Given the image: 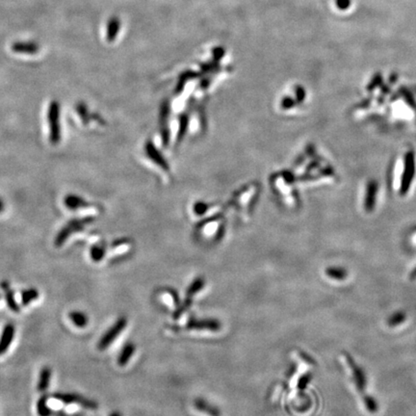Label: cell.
<instances>
[{
    "instance_id": "e0dca14e",
    "label": "cell",
    "mask_w": 416,
    "mask_h": 416,
    "mask_svg": "<svg viewBox=\"0 0 416 416\" xmlns=\"http://www.w3.org/2000/svg\"><path fill=\"white\" fill-rule=\"evenodd\" d=\"M65 203H66V206L69 208V209H72V210L78 209V208L85 206V202L81 198L76 197V196H68L66 198Z\"/></svg>"
},
{
    "instance_id": "7c38bea8",
    "label": "cell",
    "mask_w": 416,
    "mask_h": 416,
    "mask_svg": "<svg viewBox=\"0 0 416 416\" xmlns=\"http://www.w3.org/2000/svg\"><path fill=\"white\" fill-rule=\"evenodd\" d=\"M69 318L70 319L72 324L79 329H83L87 327L89 323V318L87 314L82 312H77V311L71 312L69 314Z\"/></svg>"
},
{
    "instance_id": "ba28073f",
    "label": "cell",
    "mask_w": 416,
    "mask_h": 416,
    "mask_svg": "<svg viewBox=\"0 0 416 416\" xmlns=\"http://www.w3.org/2000/svg\"><path fill=\"white\" fill-rule=\"evenodd\" d=\"M51 380H52V369L49 366H45L40 372L38 385H37L38 391L42 393L46 392L50 387Z\"/></svg>"
},
{
    "instance_id": "7a4b0ae2",
    "label": "cell",
    "mask_w": 416,
    "mask_h": 416,
    "mask_svg": "<svg viewBox=\"0 0 416 416\" xmlns=\"http://www.w3.org/2000/svg\"><path fill=\"white\" fill-rule=\"evenodd\" d=\"M127 325V320L124 317L118 319V321L104 333L103 337L98 343V349L100 351H104L107 349L115 339L121 333V331L125 329Z\"/></svg>"
},
{
    "instance_id": "d6986e66",
    "label": "cell",
    "mask_w": 416,
    "mask_h": 416,
    "mask_svg": "<svg viewBox=\"0 0 416 416\" xmlns=\"http://www.w3.org/2000/svg\"><path fill=\"white\" fill-rule=\"evenodd\" d=\"M364 403L366 410L369 413L375 414L378 411V408H379L378 403H377V401L373 397H371V396H364Z\"/></svg>"
},
{
    "instance_id": "ac0fdd59",
    "label": "cell",
    "mask_w": 416,
    "mask_h": 416,
    "mask_svg": "<svg viewBox=\"0 0 416 416\" xmlns=\"http://www.w3.org/2000/svg\"><path fill=\"white\" fill-rule=\"evenodd\" d=\"M104 255H105V250H104V247L96 245V246H93L91 248L90 256H91V259L94 261H96V262L101 261L104 259Z\"/></svg>"
},
{
    "instance_id": "9c48e42d",
    "label": "cell",
    "mask_w": 416,
    "mask_h": 416,
    "mask_svg": "<svg viewBox=\"0 0 416 416\" xmlns=\"http://www.w3.org/2000/svg\"><path fill=\"white\" fill-rule=\"evenodd\" d=\"M191 329H210V330H218L220 329V323L214 320H194L189 324Z\"/></svg>"
},
{
    "instance_id": "4fadbf2b",
    "label": "cell",
    "mask_w": 416,
    "mask_h": 416,
    "mask_svg": "<svg viewBox=\"0 0 416 416\" xmlns=\"http://www.w3.org/2000/svg\"><path fill=\"white\" fill-rule=\"evenodd\" d=\"M37 413L39 416H52V411L49 406V396L43 394L37 402Z\"/></svg>"
},
{
    "instance_id": "30bf717a",
    "label": "cell",
    "mask_w": 416,
    "mask_h": 416,
    "mask_svg": "<svg viewBox=\"0 0 416 416\" xmlns=\"http://www.w3.org/2000/svg\"><path fill=\"white\" fill-rule=\"evenodd\" d=\"M135 352V345L133 343H127L121 349L120 356L118 358V364L120 366H124L128 364L129 360L132 358Z\"/></svg>"
},
{
    "instance_id": "52a82bcc",
    "label": "cell",
    "mask_w": 416,
    "mask_h": 416,
    "mask_svg": "<svg viewBox=\"0 0 416 416\" xmlns=\"http://www.w3.org/2000/svg\"><path fill=\"white\" fill-rule=\"evenodd\" d=\"M1 288L4 290L5 292V301L7 306L9 307V309L14 312H20V308L18 306V304L16 302L15 299V294L13 292V290L10 288V284L6 281L1 283Z\"/></svg>"
},
{
    "instance_id": "5bb4252c",
    "label": "cell",
    "mask_w": 416,
    "mask_h": 416,
    "mask_svg": "<svg viewBox=\"0 0 416 416\" xmlns=\"http://www.w3.org/2000/svg\"><path fill=\"white\" fill-rule=\"evenodd\" d=\"M21 305L26 307L35 300H37L40 296V293L35 288H28L21 292Z\"/></svg>"
},
{
    "instance_id": "277c9868",
    "label": "cell",
    "mask_w": 416,
    "mask_h": 416,
    "mask_svg": "<svg viewBox=\"0 0 416 416\" xmlns=\"http://www.w3.org/2000/svg\"><path fill=\"white\" fill-rule=\"evenodd\" d=\"M59 104L57 102H53L49 109V121L51 129V142L52 144H57L60 141V124H59Z\"/></svg>"
},
{
    "instance_id": "6da1fadb",
    "label": "cell",
    "mask_w": 416,
    "mask_h": 416,
    "mask_svg": "<svg viewBox=\"0 0 416 416\" xmlns=\"http://www.w3.org/2000/svg\"><path fill=\"white\" fill-rule=\"evenodd\" d=\"M52 398L65 404V405H79L80 407L95 411L98 409L99 405L96 401L86 398L80 394L75 393H64V392H55L52 394Z\"/></svg>"
},
{
    "instance_id": "9a60e30c",
    "label": "cell",
    "mask_w": 416,
    "mask_h": 416,
    "mask_svg": "<svg viewBox=\"0 0 416 416\" xmlns=\"http://www.w3.org/2000/svg\"><path fill=\"white\" fill-rule=\"evenodd\" d=\"M407 320V314L404 312H396L387 319V325L390 328H396L404 324Z\"/></svg>"
},
{
    "instance_id": "8992f818",
    "label": "cell",
    "mask_w": 416,
    "mask_h": 416,
    "mask_svg": "<svg viewBox=\"0 0 416 416\" xmlns=\"http://www.w3.org/2000/svg\"><path fill=\"white\" fill-rule=\"evenodd\" d=\"M15 332L16 329L13 324H7L4 327L0 336V357L4 355L10 348L15 337Z\"/></svg>"
},
{
    "instance_id": "ffe728a7",
    "label": "cell",
    "mask_w": 416,
    "mask_h": 416,
    "mask_svg": "<svg viewBox=\"0 0 416 416\" xmlns=\"http://www.w3.org/2000/svg\"><path fill=\"white\" fill-rule=\"evenodd\" d=\"M204 284H205V282L202 278L196 279L188 289V296L195 295L198 291H200L204 287Z\"/></svg>"
},
{
    "instance_id": "3957f363",
    "label": "cell",
    "mask_w": 416,
    "mask_h": 416,
    "mask_svg": "<svg viewBox=\"0 0 416 416\" xmlns=\"http://www.w3.org/2000/svg\"><path fill=\"white\" fill-rule=\"evenodd\" d=\"M343 359L345 364L351 371V375L355 381L358 391L363 394L366 388V376L364 374V370L356 364V362H354V360L351 358L349 354H343Z\"/></svg>"
},
{
    "instance_id": "7402d4cb",
    "label": "cell",
    "mask_w": 416,
    "mask_h": 416,
    "mask_svg": "<svg viewBox=\"0 0 416 416\" xmlns=\"http://www.w3.org/2000/svg\"><path fill=\"white\" fill-rule=\"evenodd\" d=\"M4 210V203L3 201L0 199V212H2Z\"/></svg>"
},
{
    "instance_id": "8fae6325",
    "label": "cell",
    "mask_w": 416,
    "mask_h": 416,
    "mask_svg": "<svg viewBox=\"0 0 416 416\" xmlns=\"http://www.w3.org/2000/svg\"><path fill=\"white\" fill-rule=\"evenodd\" d=\"M326 275L333 279V280H337V281H342L344 279L347 278L348 277V272L342 268V267H335V266H331V267H328L326 269Z\"/></svg>"
},
{
    "instance_id": "603a6c76",
    "label": "cell",
    "mask_w": 416,
    "mask_h": 416,
    "mask_svg": "<svg viewBox=\"0 0 416 416\" xmlns=\"http://www.w3.org/2000/svg\"><path fill=\"white\" fill-rule=\"evenodd\" d=\"M110 416H121V415H120V414H119V413H117V412H116V413H113V414H112V415H110Z\"/></svg>"
},
{
    "instance_id": "44dd1931",
    "label": "cell",
    "mask_w": 416,
    "mask_h": 416,
    "mask_svg": "<svg viewBox=\"0 0 416 416\" xmlns=\"http://www.w3.org/2000/svg\"><path fill=\"white\" fill-rule=\"evenodd\" d=\"M352 1L351 0H335L336 7L341 11H346L350 8Z\"/></svg>"
},
{
    "instance_id": "5b68a950",
    "label": "cell",
    "mask_w": 416,
    "mask_h": 416,
    "mask_svg": "<svg viewBox=\"0 0 416 416\" xmlns=\"http://www.w3.org/2000/svg\"><path fill=\"white\" fill-rule=\"evenodd\" d=\"M86 222V220H82V221H80V220H75V221H73L72 223H70L69 225H68L64 229H62L61 230V232L57 235V237H56V239H55V245L57 246V247H60V246H62L65 242H66V240L68 239V237L69 236V235H71V233L73 232V231H75V230H79V229H81L82 227H83V225H84V223Z\"/></svg>"
},
{
    "instance_id": "2e32d148",
    "label": "cell",
    "mask_w": 416,
    "mask_h": 416,
    "mask_svg": "<svg viewBox=\"0 0 416 416\" xmlns=\"http://www.w3.org/2000/svg\"><path fill=\"white\" fill-rule=\"evenodd\" d=\"M195 406L199 411H201L205 414H208L210 416H220L219 411L216 408H214L213 406H211L210 404H208L203 399H198L195 403Z\"/></svg>"
}]
</instances>
